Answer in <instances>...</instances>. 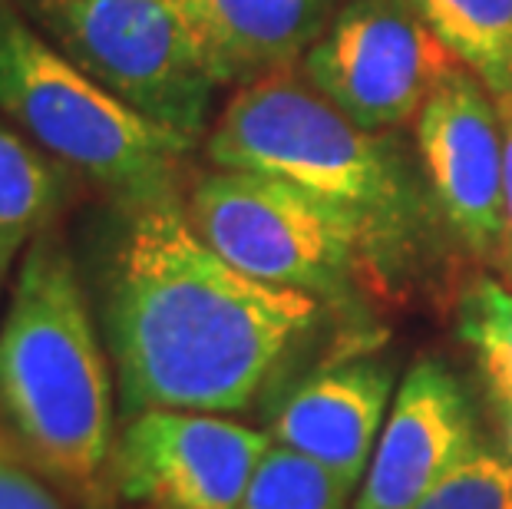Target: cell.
Segmentation results:
<instances>
[{"label": "cell", "mask_w": 512, "mask_h": 509, "mask_svg": "<svg viewBox=\"0 0 512 509\" xmlns=\"http://www.w3.org/2000/svg\"><path fill=\"white\" fill-rule=\"evenodd\" d=\"M192 229L242 275L314 298L344 295L370 255L351 215L285 179L215 169L185 199Z\"/></svg>", "instance_id": "obj_5"}, {"label": "cell", "mask_w": 512, "mask_h": 509, "mask_svg": "<svg viewBox=\"0 0 512 509\" xmlns=\"http://www.w3.org/2000/svg\"><path fill=\"white\" fill-rule=\"evenodd\" d=\"M0 509H67L40 470L24 460L14 443L0 437Z\"/></svg>", "instance_id": "obj_18"}, {"label": "cell", "mask_w": 512, "mask_h": 509, "mask_svg": "<svg viewBox=\"0 0 512 509\" xmlns=\"http://www.w3.org/2000/svg\"><path fill=\"white\" fill-rule=\"evenodd\" d=\"M394 374L387 364L351 361L308 377L281 400L271 440L304 453L337 476L347 493L361 490L370 457L384 430Z\"/></svg>", "instance_id": "obj_11"}, {"label": "cell", "mask_w": 512, "mask_h": 509, "mask_svg": "<svg viewBox=\"0 0 512 509\" xmlns=\"http://www.w3.org/2000/svg\"><path fill=\"white\" fill-rule=\"evenodd\" d=\"M268 447L225 414L139 410L116 433L110 486L146 509H238Z\"/></svg>", "instance_id": "obj_8"}, {"label": "cell", "mask_w": 512, "mask_h": 509, "mask_svg": "<svg viewBox=\"0 0 512 509\" xmlns=\"http://www.w3.org/2000/svg\"><path fill=\"white\" fill-rule=\"evenodd\" d=\"M116 384L76 262L50 232L24 252L0 324V420L10 443L86 509H103Z\"/></svg>", "instance_id": "obj_2"}, {"label": "cell", "mask_w": 512, "mask_h": 509, "mask_svg": "<svg viewBox=\"0 0 512 509\" xmlns=\"http://www.w3.org/2000/svg\"><path fill=\"white\" fill-rule=\"evenodd\" d=\"M215 86H248L291 67L331 27L341 0H176Z\"/></svg>", "instance_id": "obj_12"}, {"label": "cell", "mask_w": 512, "mask_h": 509, "mask_svg": "<svg viewBox=\"0 0 512 509\" xmlns=\"http://www.w3.org/2000/svg\"><path fill=\"white\" fill-rule=\"evenodd\" d=\"M456 334L470 348L489 400H512V288L476 278L456 308Z\"/></svg>", "instance_id": "obj_15"}, {"label": "cell", "mask_w": 512, "mask_h": 509, "mask_svg": "<svg viewBox=\"0 0 512 509\" xmlns=\"http://www.w3.org/2000/svg\"><path fill=\"white\" fill-rule=\"evenodd\" d=\"M417 149L450 232L473 255L503 252V116L470 70L456 67L420 106Z\"/></svg>", "instance_id": "obj_9"}, {"label": "cell", "mask_w": 512, "mask_h": 509, "mask_svg": "<svg viewBox=\"0 0 512 509\" xmlns=\"http://www.w3.org/2000/svg\"><path fill=\"white\" fill-rule=\"evenodd\" d=\"M463 70L512 100V0H407Z\"/></svg>", "instance_id": "obj_13"}, {"label": "cell", "mask_w": 512, "mask_h": 509, "mask_svg": "<svg viewBox=\"0 0 512 509\" xmlns=\"http://www.w3.org/2000/svg\"><path fill=\"white\" fill-rule=\"evenodd\" d=\"M63 202L57 166L14 129L0 126V268L10 272L20 252L47 232Z\"/></svg>", "instance_id": "obj_14"}, {"label": "cell", "mask_w": 512, "mask_h": 509, "mask_svg": "<svg viewBox=\"0 0 512 509\" xmlns=\"http://www.w3.org/2000/svg\"><path fill=\"white\" fill-rule=\"evenodd\" d=\"M4 275H7V272H4V268H0V281H4Z\"/></svg>", "instance_id": "obj_21"}, {"label": "cell", "mask_w": 512, "mask_h": 509, "mask_svg": "<svg viewBox=\"0 0 512 509\" xmlns=\"http://www.w3.org/2000/svg\"><path fill=\"white\" fill-rule=\"evenodd\" d=\"M37 30L136 113L185 139L209 123L215 80L176 0H34Z\"/></svg>", "instance_id": "obj_6"}, {"label": "cell", "mask_w": 512, "mask_h": 509, "mask_svg": "<svg viewBox=\"0 0 512 509\" xmlns=\"http://www.w3.org/2000/svg\"><path fill=\"white\" fill-rule=\"evenodd\" d=\"M238 509H354L351 493L331 470L304 453L275 443L265 450Z\"/></svg>", "instance_id": "obj_16"}, {"label": "cell", "mask_w": 512, "mask_h": 509, "mask_svg": "<svg viewBox=\"0 0 512 509\" xmlns=\"http://www.w3.org/2000/svg\"><path fill=\"white\" fill-rule=\"evenodd\" d=\"M0 110L116 205L179 196L192 139L152 123L0 0Z\"/></svg>", "instance_id": "obj_4"}, {"label": "cell", "mask_w": 512, "mask_h": 509, "mask_svg": "<svg viewBox=\"0 0 512 509\" xmlns=\"http://www.w3.org/2000/svg\"><path fill=\"white\" fill-rule=\"evenodd\" d=\"M499 116H503V199H506V245H503V255H506V262L512 265V100L499 103Z\"/></svg>", "instance_id": "obj_19"}, {"label": "cell", "mask_w": 512, "mask_h": 509, "mask_svg": "<svg viewBox=\"0 0 512 509\" xmlns=\"http://www.w3.org/2000/svg\"><path fill=\"white\" fill-rule=\"evenodd\" d=\"M205 153L215 169L265 172L351 215L374 258L403 252L420 225V196L394 139L357 126L291 73L238 86Z\"/></svg>", "instance_id": "obj_3"}, {"label": "cell", "mask_w": 512, "mask_h": 509, "mask_svg": "<svg viewBox=\"0 0 512 509\" xmlns=\"http://www.w3.org/2000/svg\"><path fill=\"white\" fill-rule=\"evenodd\" d=\"M456 67L407 0H347L304 53V77L314 90L374 133L417 119Z\"/></svg>", "instance_id": "obj_7"}, {"label": "cell", "mask_w": 512, "mask_h": 509, "mask_svg": "<svg viewBox=\"0 0 512 509\" xmlns=\"http://www.w3.org/2000/svg\"><path fill=\"white\" fill-rule=\"evenodd\" d=\"M493 410L499 417V427H503V437H506V453L512 460V400H493Z\"/></svg>", "instance_id": "obj_20"}, {"label": "cell", "mask_w": 512, "mask_h": 509, "mask_svg": "<svg viewBox=\"0 0 512 509\" xmlns=\"http://www.w3.org/2000/svg\"><path fill=\"white\" fill-rule=\"evenodd\" d=\"M479 450L483 443L470 397L443 361L423 357L390 400L354 509H413Z\"/></svg>", "instance_id": "obj_10"}, {"label": "cell", "mask_w": 512, "mask_h": 509, "mask_svg": "<svg viewBox=\"0 0 512 509\" xmlns=\"http://www.w3.org/2000/svg\"><path fill=\"white\" fill-rule=\"evenodd\" d=\"M123 229L103 275V334L123 417L238 414L321 321V301L271 288L215 255L182 196L116 205Z\"/></svg>", "instance_id": "obj_1"}, {"label": "cell", "mask_w": 512, "mask_h": 509, "mask_svg": "<svg viewBox=\"0 0 512 509\" xmlns=\"http://www.w3.org/2000/svg\"><path fill=\"white\" fill-rule=\"evenodd\" d=\"M413 509H512V460L483 447Z\"/></svg>", "instance_id": "obj_17"}]
</instances>
